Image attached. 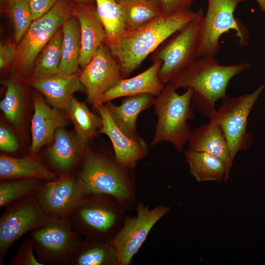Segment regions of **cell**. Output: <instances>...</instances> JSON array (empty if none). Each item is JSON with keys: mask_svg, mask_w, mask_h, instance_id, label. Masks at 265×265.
I'll list each match as a JSON object with an SVG mask.
<instances>
[{"mask_svg": "<svg viewBox=\"0 0 265 265\" xmlns=\"http://www.w3.org/2000/svg\"><path fill=\"white\" fill-rule=\"evenodd\" d=\"M197 12L190 9L162 14L149 23L125 31L108 48L121 67L124 78L137 69L165 40L193 20Z\"/></svg>", "mask_w": 265, "mask_h": 265, "instance_id": "obj_1", "label": "cell"}, {"mask_svg": "<svg viewBox=\"0 0 265 265\" xmlns=\"http://www.w3.org/2000/svg\"><path fill=\"white\" fill-rule=\"evenodd\" d=\"M251 67L250 64H220L215 57L196 58L177 77L168 82L177 90L190 88L192 107L209 119L216 110L215 104L226 95L230 81Z\"/></svg>", "mask_w": 265, "mask_h": 265, "instance_id": "obj_2", "label": "cell"}, {"mask_svg": "<svg viewBox=\"0 0 265 265\" xmlns=\"http://www.w3.org/2000/svg\"><path fill=\"white\" fill-rule=\"evenodd\" d=\"M192 94V89L187 88L180 95L167 83L155 97L153 105L158 121L151 145L166 141L173 144L178 152L183 151L192 131L187 121L194 117L191 106Z\"/></svg>", "mask_w": 265, "mask_h": 265, "instance_id": "obj_3", "label": "cell"}, {"mask_svg": "<svg viewBox=\"0 0 265 265\" xmlns=\"http://www.w3.org/2000/svg\"><path fill=\"white\" fill-rule=\"evenodd\" d=\"M124 210L112 196L88 194L69 217L77 231L87 238L110 242L124 221Z\"/></svg>", "mask_w": 265, "mask_h": 265, "instance_id": "obj_4", "label": "cell"}, {"mask_svg": "<svg viewBox=\"0 0 265 265\" xmlns=\"http://www.w3.org/2000/svg\"><path fill=\"white\" fill-rule=\"evenodd\" d=\"M132 169L122 167L114 159L89 152L86 155L80 178L88 194H106L115 198L124 209L134 200Z\"/></svg>", "mask_w": 265, "mask_h": 265, "instance_id": "obj_5", "label": "cell"}, {"mask_svg": "<svg viewBox=\"0 0 265 265\" xmlns=\"http://www.w3.org/2000/svg\"><path fill=\"white\" fill-rule=\"evenodd\" d=\"M246 0H207L208 7L200 25L196 58L215 57L219 53L221 36L230 31L235 32L239 45L247 46L249 33L234 15L240 3Z\"/></svg>", "mask_w": 265, "mask_h": 265, "instance_id": "obj_6", "label": "cell"}, {"mask_svg": "<svg viewBox=\"0 0 265 265\" xmlns=\"http://www.w3.org/2000/svg\"><path fill=\"white\" fill-rule=\"evenodd\" d=\"M265 89V82L253 92L231 97L226 95L210 119L221 128L228 144L232 162L237 154L251 146L253 134L247 130L248 118L254 104Z\"/></svg>", "mask_w": 265, "mask_h": 265, "instance_id": "obj_7", "label": "cell"}, {"mask_svg": "<svg viewBox=\"0 0 265 265\" xmlns=\"http://www.w3.org/2000/svg\"><path fill=\"white\" fill-rule=\"evenodd\" d=\"M204 15L203 9L199 8L193 20L151 53L150 60L153 62H162L159 77L163 84L177 77L196 58L200 25Z\"/></svg>", "mask_w": 265, "mask_h": 265, "instance_id": "obj_8", "label": "cell"}, {"mask_svg": "<svg viewBox=\"0 0 265 265\" xmlns=\"http://www.w3.org/2000/svg\"><path fill=\"white\" fill-rule=\"evenodd\" d=\"M68 216H49L32 231L31 240L38 260L44 265H68L81 242Z\"/></svg>", "mask_w": 265, "mask_h": 265, "instance_id": "obj_9", "label": "cell"}, {"mask_svg": "<svg viewBox=\"0 0 265 265\" xmlns=\"http://www.w3.org/2000/svg\"><path fill=\"white\" fill-rule=\"evenodd\" d=\"M72 9L68 2L60 0L47 13L33 21L17 46L14 62L18 70H31L40 53L72 16Z\"/></svg>", "mask_w": 265, "mask_h": 265, "instance_id": "obj_10", "label": "cell"}, {"mask_svg": "<svg viewBox=\"0 0 265 265\" xmlns=\"http://www.w3.org/2000/svg\"><path fill=\"white\" fill-rule=\"evenodd\" d=\"M170 211V208L159 206L150 209L139 203L136 215L127 217L110 241L116 254L115 265H128L144 242L154 226Z\"/></svg>", "mask_w": 265, "mask_h": 265, "instance_id": "obj_11", "label": "cell"}, {"mask_svg": "<svg viewBox=\"0 0 265 265\" xmlns=\"http://www.w3.org/2000/svg\"><path fill=\"white\" fill-rule=\"evenodd\" d=\"M0 218V263L21 237L44 224L49 216L37 197L31 195L7 206Z\"/></svg>", "mask_w": 265, "mask_h": 265, "instance_id": "obj_12", "label": "cell"}, {"mask_svg": "<svg viewBox=\"0 0 265 265\" xmlns=\"http://www.w3.org/2000/svg\"><path fill=\"white\" fill-rule=\"evenodd\" d=\"M88 102L97 110L104 94L124 79L120 66L109 48L102 44L80 73Z\"/></svg>", "mask_w": 265, "mask_h": 265, "instance_id": "obj_13", "label": "cell"}, {"mask_svg": "<svg viewBox=\"0 0 265 265\" xmlns=\"http://www.w3.org/2000/svg\"><path fill=\"white\" fill-rule=\"evenodd\" d=\"M36 196L49 216L70 214L88 194L79 177L63 174L43 185Z\"/></svg>", "mask_w": 265, "mask_h": 265, "instance_id": "obj_14", "label": "cell"}, {"mask_svg": "<svg viewBox=\"0 0 265 265\" xmlns=\"http://www.w3.org/2000/svg\"><path fill=\"white\" fill-rule=\"evenodd\" d=\"M97 110L102 119L99 132L109 138L116 161L122 167L132 169L148 153L146 141L139 135L130 137L124 133L114 122L106 103L100 105Z\"/></svg>", "mask_w": 265, "mask_h": 265, "instance_id": "obj_15", "label": "cell"}, {"mask_svg": "<svg viewBox=\"0 0 265 265\" xmlns=\"http://www.w3.org/2000/svg\"><path fill=\"white\" fill-rule=\"evenodd\" d=\"M34 113L31 119V143L29 154L34 155L53 140L56 131L70 124L67 115L51 107L39 95L33 97Z\"/></svg>", "mask_w": 265, "mask_h": 265, "instance_id": "obj_16", "label": "cell"}, {"mask_svg": "<svg viewBox=\"0 0 265 265\" xmlns=\"http://www.w3.org/2000/svg\"><path fill=\"white\" fill-rule=\"evenodd\" d=\"M72 16L79 21L81 36L80 66L83 69L106 39V33L94 4L78 3Z\"/></svg>", "mask_w": 265, "mask_h": 265, "instance_id": "obj_17", "label": "cell"}, {"mask_svg": "<svg viewBox=\"0 0 265 265\" xmlns=\"http://www.w3.org/2000/svg\"><path fill=\"white\" fill-rule=\"evenodd\" d=\"M80 73L56 75L41 80H30V84L41 93L53 107L67 111L74 93L85 91Z\"/></svg>", "mask_w": 265, "mask_h": 265, "instance_id": "obj_18", "label": "cell"}, {"mask_svg": "<svg viewBox=\"0 0 265 265\" xmlns=\"http://www.w3.org/2000/svg\"><path fill=\"white\" fill-rule=\"evenodd\" d=\"M189 149L210 154L226 165L224 181L228 179L233 165L228 144L220 127L209 121L192 130L187 140Z\"/></svg>", "mask_w": 265, "mask_h": 265, "instance_id": "obj_19", "label": "cell"}, {"mask_svg": "<svg viewBox=\"0 0 265 265\" xmlns=\"http://www.w3.org/2000/svg\"><path fill=\"white\" fill-rule=\"evenodd\" d=\"M162 64L159 60L153 62L150 67L138 75L121 80L104 94L102 104L120 97L142 93L158 96L165 86L159 77Z\"/></svg>", "mask_w": 265, "mask_h": 265, "instance_id": "obj_20", "label": "cell"}, {"mask_svg": "<svg viewBox=\"0 0 265 265\" xmlns=\"http://www.w3.org/2000/svg\"><path fill=\"white\" fill-rule=\"evenodd\" d=\"M155 96L142 93L124 97L119 106L111 101L106 103L116 126L130 137L138 136L136 120L139 114L154 104Z\"/></svg>", "mask_w": 265, "mask_h": 265, "instance_id": "obj_21", "label": "cell"}, {"mask_svg": "<svg viewBox=\"0 0 265 265\" xmlns=\"http://www.w3.org/2000/svg\"><path fill=\"white\" fill-rule=\"evenodd\" d=\"M53 142L47 151V156L56 168L66 171L73 167L79 160L86 146L64 128L58 129L54 135Z\"/></svg>", "mask_w": 265, "mask_h": 265, "instance_id": "obj_22", "label": "cell"}, {"mask_svg": "<svg viewBox=\"0 0 265 265\" xmlns=\"http://www.w3.org/2000/svg\"><path fill=\"white\" fill-rule=\"evenodd\" d=\"M0 178L1 181L32 178L50 182L56 177L33 156L16 158L2 155L0 157Z\"/></svg>", "mask_w": 265, "mask_h": 265, "instance_id": "obj_23", "label": "cell"}, {"mask_svg": "<svg viewBox=\"0 0 265 265\" xmlns=\"http://www.w3.org/2000/svg\"><path fill=\"white\" fill-rule=\"evenodd\" d=\"M62 29L61 60L58 73L67 75L79 73L81 48L79 21L74 16H71L63 25Z\"/></svg>", "mask_w": 265, "mask_h": 265, "instance_id": "obj_24", "label": "cell"}, {"mask_svg": "<svg viewBox=\"0 0 265 265\" xmlns=\"http://www.w3.org/2000/svg\"><path fill=\"white\" fill-rule=\"evenodd\" d=\"M184 156L190 174L197 182L224 180L226 167L220 159L205 152L189 149Z\"/></svg>", "mask_w": 265, "mask_h": 265, "instance_id": "obj_25", "label": "cell"}, {"mask_svg": "<svg viewBox=\"0 0 265 265\" xmlns=\"http://www.w3.org/2000/svg\"><path fill=\"white\" fill-rule=\"evenodd\" d=\"M115 261V251L110 242L87 238L81 241L68 265H113Z\"/></svg>", "mask_w": 265, "mask_h": 265, "instance_id": "obj_26", "label": "cell"}, {"mask_svg": "<svg viewBox=\"0 0 265 265\" xmlns=\"http://www.w3.org/2000/svg\"><path fill=\"white\" fill-rule=\"evenodd\" d=\"M67 116L74 125L76 136L80 141L87 146L89 141L97 134L102 126V119L92 112L85 103L73 97L67 111Z\"/></svg>", "mask_w": 265, "mask_h": 265, "instance_id": "obj_27", "label": "cell"}, {"mask_svg": "<svg viewBox=\"0 0 265 265\" xmlns=\"http://www.w3.org/2000/svg\"><path fill=\"white\" fill-rule=\"evenodd\" d=\"M62 38L61 28L53 35L36 58L31 80L46 79L58 73L61 60Z\"/></svg>", "mask_w": 265, "mask_h": 265, "instance_id": "obj_28", "label": "cell"}, {"mask_svg": "<svg viewBox=\"0 0 265 265\" xmlns=\"http://www.w3.org/2000/svg\"><path fill=\"white\" fill-rule=\"evenodd\" d=\"M95 2L106 33L104 44L108 47L126 31L122 8L115 0H95Z\"/></svg>", "mask_w": 265, "mask_h": 265, "instance_id": "obj_29", "label": "cell"}, {"mask_svg": "<svg viewBox=\"0 0 265 265\" xmlns=\"http://www.w3.org/2000/svg\"><path fill=\"white\" fill-rule=\"evenodd\" d=\"M118 3L122 8L126 31L140 27L163 14L154 0Z\"/></svg>", "mask_w": 265, "mask_h": 265, "instance_id": "obj_30", "label": "cell"}, {"mask_svg": "<svg viewBox=\"0 0 265 265\" xmlns=\"http://www.w3.org/2000/svg\"><path fill=\"white\" fill-rule=\"evenodd\" d=\"M2 83L6 90L0 102V108L13 125L19 128L23 125L25 111L23 88L14 78L5 80Z\"/></svg>", "mask_w": 265, "mask_h": 265, "instance_id": "obj_31", "label": "cell"}, {"mask_svg": "<svg viewBox=\"0 0 265 265\" xmlns=\"http://www.w3.org/2000/svg\"><path fill=\"white\" fill-rule=\"evenodd\" d=\"M39 181L32 178L2 180L0 184V207L37 193L43 186Z\"/></svg>", "mask_w": 265, "mask_h": 265, "instance_id": "obj_32", "label": "cell"}, {"mask_svg": "<svg viewBox=\"0 0 265 265\" xmlns=\"http://www.w3.org/2000/svg\"><path fill=\"white\" fill-rule=\"evenodd\" d=\"M7 10L14 26L15 42L18 43L33 22L28 0H11Z\"/></svg>", "mask_w": 265, "mask_h": 265, "instance_id": "obj_33", "label": "cell"}, {"mask_svg": "<svg viewBox=\"0 0 265 265\" xmlns=\"http://www.w3.org/2000/svg\"><path fill=\"white\" fill-rule=\"evenodd\" d=\"M33 248L31 239L22 243L12 259L10 264L13 265H44L35 256Z\"/></svg>", "mask_w": 265, "mask_h": 265, "instance_id": "obj_34", "label": "cell"}, {"mask_svg": "<svg viewBox=\"0 0 265 265\" xmlns=\"http://www.w3.org/2000/svg\"><path fill=\"white\" fill-rule=\"evenodd\" d=\"M163 14H170L190 9L195 0H154Z\"/></svg>", "mask_w": 265, "mask_h": 265, "instance_id": "obj_35", "label": "cell"}, {"mask_svg": "<svg viewBox=\"0 0 265 265\" xmlns=\"http://www.w3.org/2000/svg\"><path fill=\"white\" fill-rule=\"evenodd\" d=\"M60 0H28L33 21L47 13Z\"/></svg>", "mask_w": 265, "mask_h": 265, "instance_id": "obj_36", "label": "cell"}, {"mask_svg": "<svg viewBox=\"0 0 265 265\" xmlns=\"http://www.w3.org/2000/svg\"><path fill=\"white\" fill-rule=\"evenodd\" d=\"M19 148L17 139L13 132L6 127H0V149L8 153L16 151Z\"/></svg>", "mask_w": 265, "mask_h": 265, "instance_id": "obj_37", "label": "cell"}, {"mask_svg": "<svg viewBox=\"0 0 265 265\" xmlns=\"http://www.w3.org/2000/svg\"><path fill=\"white\" fill-rule=\"evenodd\" d=\"M15 43L9 41L0 46V68L3 69L14 61L17 53Z\"/></svg>", "mask_w": 265, "mask_h": 265, "instance_id": "obj_38", "label": "cell"}, {"mask_svg": "<svg viewBox=\"0 0 265 265\" xmlns=\"http://www.w3.org/2000/svg\"><path fill=\"white\" fill-rule=\"evenodd\" d=\"M257 2L260 10L265 13V0H255Z\"/></svg>", "mask_w": 265, "mask_h": 265, "instance_id": "obj_39", "label": "cell"}, {"mask_svg": "<svg viewBox=\"0 0 265 265\" xmlns=\"http://www.w3.org/2000/svg\"><path fill=\"white\" fill-rule=\"evenodd\" d=\"M78 3L94 4L95 0H74Z\"/></svg>", "mask_w": 265, "mask_h": 265, "instance_id": "obj_40", "label": "cell"}, {"mask_svg": "<svg viewBox=\"0 0 265 265\" xmlns=\"http://www.w3.org/2000/svg\"><path fill=\"white\" fill-rule=\"evenodd\" d=\"M118 2H129V1H134V0H115Z\"/></svg>", "mask_w": 265, "mask_h": 265, "instance_id": "obj_41", "label": "cell"}, {"mask_svg": "<svg viewBox=\"0 0 265 265\" xmlns=\"http://www.w3.org/2000/svg\"><path fill=\"white\" fill-rule=\"evenodd\" d=\"M6 0L7 2H8V1H10V0Z\"/></svg>", "mask_w": 265, "mask_h": 265, "instance_id": "obj_42", "label": "cell"}]
</instances>
